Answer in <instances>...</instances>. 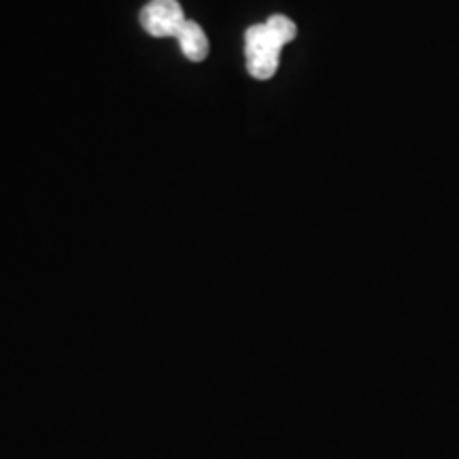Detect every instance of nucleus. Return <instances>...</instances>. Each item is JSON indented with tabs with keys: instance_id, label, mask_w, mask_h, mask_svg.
<instances>
[{
	"instance_id": "obj_1",
	"label": "nucleus",
	"mask_w": 459,
	"mask_h": 459,
	"mask_svg": "<svg viewBox=\"0 0 459 459\" xmlns=\"http://www.w3.org/2000/svg\"><path fill=\"white\" fill-rule=\"evenodd\" d=\"M298 28L290 17L273 15L266 24H255L245 32L247 71L254 79L266 82L279 68V56L283 45L296 39Z\"/></svg>"
},
{
	"instance_id": "obj_2",
	"label": "nucleus",
	"mask_w": 459,
	"mask_h": 459,
	"mask_svg": "<svg viewBox=\"0 0 459 459\" xmlns=\"http://www.w3.org/2000/svg\"><path fill=\"white\" fill-rule=\"evenodd\" d=\"M186 22V15L177 0H152L141 11V26L145 28L147 34L158 39H177Z\"/></svg>"
},
{
	"instance_id": "obj_3",
	"label": "nucleus",
	"mask_w": 459,
	"mask_h": 459,
	"mask_svg": "<svg viewBox=\"0 0 459 459\" xmlns=\"http://www.w3.org/2000/svg\"><path fill=\"white\" fill-rule=\"evenodd\" d=\"M177 41H179L183 56H186L189 62H203L206 54H209V39H206L203 28L192 20H187L186 24H183L181 32L177 34Z\"/></svg>"
}]
</instances>
